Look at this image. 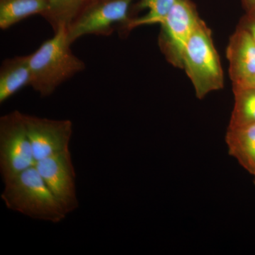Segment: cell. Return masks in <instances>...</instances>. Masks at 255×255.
Instances as JSON below:
<instances>
[{
  "label": "cell",
  "instance_id": "2",
  "mask_svg": "<svg viewBox=\"0 0 255 255\" xmlns=\"http://www.w3.org/2000/svg\"><path fill=\"white\" fill-rule=\"evenodd\" d=\"M4 183L1 198L8 209L33 219L61 222L67 214L52 194L36 167Z\"/></svg>",
  "mask_w": 255,
  "mask_h": 255
},
{
  "label": "cell",
  "instance_id": "16",
  "mask_svg": "<svg viewBox=\"0 0 255 255\" xmlns=\"http://www.w3.org/2000/svg\"><path fill=\"white\" fill-rule=\"evenodd\" d=\"M238 26L246 30L255 42V9L246 11V14L241 18Z\"/></svg>",
  "mask_w": 255,
  "mask_h": 255
},
{
  "label": "cell",
  "instance_id": "5",
  "mask_svg": "<svg viewBox=\"0 0 255 255\" xmlns=\"http://www.w3.org/2000/svg\"><path fill=\"white\" fill-rule=\"evenodd\" d=\"M24 114L14 111L0 118V172L3 182L35 167Z\"/></svg>",
  "mask_w": 255,
  "mask_h": 255
},
{
  "label": "cell",
  "instance_id": "11",
  "mask_svg": "<svg viewBox=\"0 0 255 255\" xmlns=\"http://www.w3.org/2000/svg\"><path fill=\"white\" fill-rule=\"evenodd\" d=\"M226 141L230 155L255 176V124L228 128Z\"/></svg>",
  "mask_w": 255,
  "mask_h": 255
},
{
  "label": "cell",
  "instance_id": "1",
  "mask_svg": "<svg viewBox=\"0 0 255 255\" xmlns=\"http://www.w3.org/2000/svg\"><path fill=\"white\" fill-rule=\"evenodd\" d=\"M29 55L31 87L42 97H48L64 82L83 71L85 64L70 49L67 31L60 28Z\"/></svg>",
  "mask_w": 255,
  "mask_h": 255
},
{
  "label": "cell",
  "instance_id": "18",
  "mask_svg": "<svg viewBox=\"0 0 255 255\" xmlns=\"http://www.w3.org/2000/svg\"><path fill=\"white\" fill-rule=\"evenodd\" d=\"M233 88H253L255 89V78L252 79L249 82L241 87H233Z\"/></svg>",
  "mask_w": 255,
  "mask_h": 255
},
{
  "label": "cell",
  "instance_id": "13",
  "mask_svg": "<svg viewBox=\"0 0 255 255\" xmlns=\"http://www.w3.org/2000/svg\"><path fill=\"white\" fill-rule=\"evenodd\" d=\"M90 0H47L48 10L43 18L51 25L54 32L69 25Z\"/></svg>",
  "mask_w": 255,
  "mask_h": 255
},
{
  "label": "cell",
  "instance_id": "9",
  "mask_svg": "<svg viewBox=\"0 0 255 255\" xmlns=\"http://www.w3.org/2000/svg\"><path fill=\"white\" fill-rule=\"evenodd\" d=\"M227 58L233 87H241L255 78V42L244 28L238 26L230 38Z\"/></svg>",
  "mask_w": 255,
  "mask_h": 255
},
{
  "label": "cell",
  "instance_id": "8",
  "mask_svg": "<svg viewBox=\"0 0 255 255\" xmlns=\"http://www.w3.org/2000/svg\"><path fill=\"white\" fill-rule=\"evenodd\" d=\"M24 122L36 162L69 150L73 135L71 121L24 114Z\"/></svg>",
  "mask_w": 255,
  "mask_h": 255
},
{
  "label": "cell",
  "instance_id": "3",
  "mask_svg": "<svg viewBox=\"0 0 255 255\" xmlns=\"http://www.w3.org/2000/svg\"><path fill=\"white\" fill-rule=\"evenodd\" d=\"M183 69L194 85L196 97L200 100L210 92L221 90L224 85L222 66L212 33L202 19L184 50Z\"/></svg>",
  "mask_w": 255,
  "mask_h": 255
},
{
  "label": "cell",
  "instance_id": "12",
  "mask_svg": "<svg viewBox=\"0 0 255 255\" xmlns=\"http://www.w3.org/2000/svg\"><path fill=\"white\" fill-rule=\"evenodd\" d=\"M47 10V0H0V28L6 29L32 15L43 16Z\"/></svg>",
  "mask_w": 255,
  "mask_h": 255
},
{
  "label": "cell",
  "instance_id": "15",
  "mask_svg": "<svg viewBox=\"0 0 255 255\" xmlns=\"http://www.w3.org/2000/svg\"><path fill=\"white\" fill-rule=\"evenodd\" d=\"M175 0H140L134 9L137 11L147 9V14L132 18L128 26V31L142 25L160 24L173 7Z\"/></svg>",
  "mask_w": 255,
  "mask_h": 255
},
{
  "label": "cell",
  "instance_id": "4",
  "mask_svg": "<svg viewBox=\"0 0 255 255\" xmlns=\"http://www.w3.org/2000/svg\"><path fill=\"white\" fill-rule=\"evenodd\" d=\"M135 0H90L66 28L70 44L85 35L111 36L117 26L128 31Z\"/></svg>",
  "mask_w": 255,
  "mask_h": 255
},
{
  "label": "cell",
  "instance_id": "17",
  "mask_svg": "<svg viewBox=\"0 0 255 255\" xmlns=\"http://www.w3.org/2000/svg\"><path fill=\"white\" fill-rule=\"evenodd\" d=\"M241 2L246 11L255 9V0H241Z\"/></svg>",
  "mask_w": 255,
  "mask_h": 255
},
{
  "label": "cell",
  "instance_id": "10",
  "mask_svg": "<svg viewBox=\"0 0 255 255\" xmlns=\"http://www.w3.org/2000/svg\"><path fill=\"white\" fill-rule=\"evenodd\" d=\"M31 81L29 55L4 60L0 68V103H4L23 87L31 86Z\"/></svg>",
  "mask_w": 255,
  "mask_h": 255
},
{
  "label": "cell",
  "instance_id": "6",
  "mask_svg": "<svg viewBox=\"0 0 255 255\" xmlns=\"http://www.w3.org/2000/svg\"><path fill=\"white\" fill-rule=\"evenodd\" d=\"M201 20L191 0H175L170 12L160 23L159 48L176 68L183 69L184 50Z\"/></svg>",
  "mask_w": 255,
  "mask_h": 255
},
{
  "label": "cell",
  "instance_id": "7",
  "mask_svg": "<svg viewBox=\"0 0 255 255\" xmlns=\"http://www.w3.org/2000/svg\"><path fill=\"white\" fill-rule=\"evenodd\" d=\"M35 167L67 214L78 209L76 175L70 150L38 161Z\"/></svg>",
  "mask_w": 255,
  "mask_h": 255
},
{
  "label": "cell",
  "instance_id": "14",
  "mask_svg": "<svg viewBox=\"0 0 255 255\" xmlns=\"http://www.w3.org/2000/svg\"><path fill=\"white\" fill-rule=\"evenodd\" d=\"M233 92L235 105L228 128L255 124V89L233 88Z\"/></svg>",
  "mask_w": 255,
  "mask_h": 255
}]
</instances>
